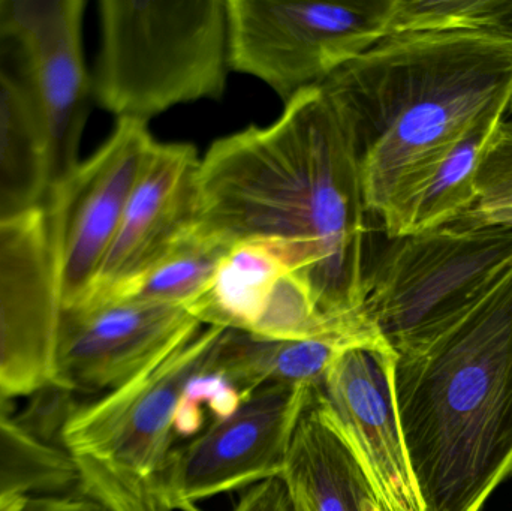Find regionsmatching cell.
<instances>
[{
    "label": "cell",
    "mask_w": 512,
    "mask_h": 511,
    "mask_svg": "<svg viewBox=\"0 0 512 511\" xmlns=\"http://www.w3.org/2000/svg\"><path fill=\"white\" fill-rule=\"evenodd\" d=\"M357 339L282 341L225 329L210 374L242 401L270 384L321 387L334 359Z\"/></svg>",
    "instance_id": "e0dca14e"
},
{
    "label": "cell",
    "mask_w": 512,
    "mask_h": 511,
    "mask_svg": "<svg viewBox=\"0 0 512 511\" xmlns=\"http://www.w3.org/2000/svg\"><path fill=\"white\" fill-rule=\"evenodd\" d=\"M294 273L285 246L265 240L237 243L206 293L186 308L201 324L251 332L274 285Z\"/></svg>",
    "instance_id": "ac0fdd59"
},
{
    "label": "cell",
    "mask_w": 512,
    "mask_h": 511,
    "mask_svg": "<svg viewBox=\"0 0 512 511\" xmlns=\"http://www.w3.org/2000/svg\"><path fill=\"white\" fill-rule=\"evenodd\" d=\"M26 497L24 494L0 495V511H18Z\"/></svg>",
    "instance_id": "4316f807"
},
{
    "label": "cell",
    "mask_w": 512,
    "mask_h": 511,
    "mask_svg": "<svg viewBox=\"0 0 512 511\" xmlns=\"http://www.w3.org/2000/svg\"><path fill=\"white\" fill-rule=\"evenodd\" d=\"M280 479L294 511H364L375 500L321 387L309 390Z\"/></svg>",
    "instance_id": "9a60e30c"
},
{
    "label": "cell",
    "mask_w": 512,
    "mask_h": 511,
    "mask_svg": "<svg viewBox=\"0 0 512 511\" xmlns=\"http://www.w3.org/2000/svg\"><path fill=\"white\" fill-rule=\"evenodd\" d=\"M60 306L44 207L0 219V386L12 398L50 389Z\"/></svg>",
    "instance_id": "4fadbf2b"
},
{
    "label": "cell",
    "mask_w": 512,
    "mask_h": 511,
    "mask_svg": "<svg viewBox=\"0 0 512 511\" xmlns=\"http://www.w3.org/2000/svg\"><path fill=\"white\" fill-rule=\"evenodd\" d=\"M14 398L0 386V417H12Z\"/></svg>",
    "instance_id": "83f0119b"
},
{
    "label": "cell",
    "mask_w": 512,
    "mask_h": 511,
    "mask_svg": "<svg viewBox=\"0 0 512 511\" xmlns=\"http://www.w3.org/2000/svg\"><path fill=\"white\" fill-rule=\"evenodd\" d=\"M309 386L270 384L243 399L185 446L174 449L168 495L174 510L282 476Z\"/></svg>",
    "instance_id": "8fae6325"
},
{
    "label": "cell",
    "mask_w": 512,
    "mask_h": 511,
    "mask_svg": "<svg viewBox=\"0 0 512 511\" xmlns=\"http://www.w3.org/2000/svg\"><path fill=\"white\" fill-rule=\"evenodd\" d=\"M396 353L370 333L346 345L321 384L382 511H424L394 389Z\"/></svg>",
    "instance_id": "7c38bea8"
},
{
    "label": "cell",
    "mask_w": 512,
    "mask_h": 511,
    "mask_svg": "<svg viewBox=\"0 0 512 511\" xmlns=\"http://www.w3.org/2000/svg\"><path fill=\"white\" fill-rule=\"evenodd\" d=\"M508 116L512 117V98H511V102H510V110H508Z\"/></svg>",
    "instance_id": "f546056e"
},
{
    "label": "cell",
    "mask_w": 512,
    "mask_h": 511,
    "mask_svg": "<svg viewBox=\"0 0 512 511\" xmlns=\"http://www.w3.org/2000/svg\"><path fill=\"white\" fill-rule=\"evenodd\" d=\"M201 327L180 306L131 299L60 306L50 389L111 392L158 365Z\"/></svg>",
    "instance_id": "30bf717a"
},
{
    "label": "cell",
    "mask_w": 512,
    "mask_h": 511,
    "mask_svg": "<svg viewBox=\"0 0 512 511\" xmlns=\"http://www.w3.org/2000/svg\"><path fill=\"white\" fill-rule=\"evenodd\" d=\"M451 225L512 228L511 116L502 123L481 165L474 207Z\"/></svg>",
    "instance_id": "cb8c5ba5"
},
{
    "label": "cell",
    "mask_w": 512,
    "mask_h": 511,
    "mask_svg": "<svg viewBox=\"0 0 512 511\" xmlns=\"http://www.w3.org/2000/svg\"><path fill=\"white\" fill-rule=\"evenodd\" d=\"M84 0H0V48L44 147L48 189L81 161L93 96L83 48Z\"/></svg>",
    "instance_id": "ba28073f"
},
{
    "label": "cell",
    "mask_w": 512,
    "mask_h": 511,
    "mask_svg": "<svg viewBox=\"0 0 512 511\" xmlns=\"http://www.w3.org/2000/svg\"><path fill=\"white\" fill-rule=\"evenodd\" d=\"M372 221L345 129L321 87L286 102L276 122L215 141L201 158L197 225L230 246L279 243L319 314L360 336Z\"/></svg>",
    "instance_id": "6da1fadb"
},
{
    "label": "cell",
    "mask_w": 512,
    "mask_h": 511,
    "mask_svg": "<svg viewBox=\"0 0 512 511\" xmlns=\"http://www.w3.org/2000/svg\"><path fill=\"white\" fill-rule=\"evenodd\" d=\"M153 144L146 122L119 119L95 153L48 189L42 207L62 306L92 290Z\"/></svg>",
    "instance_id": "9c48e42d"
},
{
    "label": "cell",
    "mask_w": 512,
    "mask_h": 511,
    "mask_svg": "<svg viewBox=\"0 0 512 511\" xmlns=\"http://www.w3.org/2000/svg\"><path fill=\"white\" fill-rule=\"evenodd\" d=\"M200 162L191 144L155 141L95 284L83 300L125 293L194 230Z\"/></svg>",
    "instance_id": "5bb4252c"
},
{
    "label": "cell",
    "mask_w": 512,
    "mask_h": 511,
    "mask_svg": "<svg viewBox=\"0 0 512 511\" xmlns=\"http://www.w3.org/2000/svg\"><path fill=\"white\" fill-rule=\"evenodd\" d=\"M391 0H227L230 69L283 101L321 87L388 36Z\"/></svg>",
    "instance_id": "52a82bcc"
},
{
    "label": "cell",
    "mask_w": 512,
    "mask_h": 511,
    "mask_svg": "<svg viewBox=\"0 0 512 511\" xmlns=\"http://www.w3.org/2000/svg\"><path fill=\"white\" fill-rule=\"evenodd\" d=\"M512 30V0H391L388 35Z\"/></svg>",
    "instance_id": "7402d4cb"
},
{
    "label": "cell",
    "mask_w": 512,
    "mask_h": 511,
    "mask_svg": "<svg viewBox=\"0 0 512 511\" xmlns=\"http://www.w3.org/2000/svg\"><path fill=\"white\" fill-rule=\"evenodd\" d=\"M44 147L23 90L0 66V219L44 206Z\"/></svg>",
    "instance_id": "d6986e66"
},
{
    "label": "cell",
    "mask_w": 512,
    "mask_h": 511,
    "mask_svg": "<svg viewBox=\"0 0 512 511\" xmlns=\"http://www.w3.org/2000/svg\"><path fill=\"white\" fill-rule=\"evenodd\" d=\"M99 27L93 96L117 120L224 95L227 0H102Z\"/></svg>",
    "instance_id": "5b68a950"
},
{
    "label": "cell",
    "mask_w": 512,
    "mask_h": 511,
    "mask_svg": "<svg viewBox=\"0 0 512 511\" xmlns=\"http://www.w3.org/2000/svg\"><path fill=\"white\" fill-rule=\"evenodd\" d=\"M364 511H382L379 509L378 504H376L375 500H369L366 503V506H364Z\"/></svg>",
    "instance_id": "f1b7e54d"
},
{
    "label": "cell",
    "mask_w": 512,
    "mask_h": 511,
    "mask_svg": "<svg viewBox=\"0 0 512 511\" xmlns=\"http://www.w3.org/2000/svg\"><path fill=\"white\" fill-rule=\"evenodd\" d=\"M249 333L259 338L282 341L357 339L369 335H349L328 323L316 309L304 282L292 272L283 275L274 285Z\"/></svg>",
    "instance_id": "603a6c76"
},
{
    "label": "cell",
    "mask_w": 512,
    "mask_h": 511,
    "mask_svg": "<svg viewBox=\"0 0 512 511\" xmlns=\"http://www.w3.org/2000/svg\"><path fill=\"white\" fill-rule=\"evenodd\" d=\"M512 267V228L447 225L388 239L364 294L366 323L393 348L411 350L477 305Z\"/></svg>",
    "instance_id": "8992f818"
},
{
    "label": "cell",
    "mask_w": 512,
    "mask_h": 511,
    "mask_svg": "<svg viewBox=\"0 0 512 511\" xmlns=\"http://www.w3.org/2000/svg\"><path fill=\"white\" fill-rule=\"evenodd\" d=\"M225 329L209 326L149 371L72 408L57 446L80 495L107 511H173L168 470L183 398L212 371Z\"/></svg>",
    "instance_id": "277c9868"
},
{
    "label": "cell",
    "mask_w": 512,
    "mask_h": 511,
    "mask_svg": "<svg viewBox=\"0 0 512 511\" xmlns=\"http://www.w3.org/2000/svg\"><path fill=\"white\" fill-rule=\"evenodd\" d=\"M18 511H107L95 501L57 494H32L24 498Z\"/></svg>",
    "instance_id": "484cf974"
},
{
    "label": "cell",
    "mask_w": 512,
    "mask_h": 511,
    "mask_svg": "<svg viewBox=\"0 0 512 511\" xmlns=\"http://www.w3.org/2000/svg\"><path fill=\"white\" fill-rule=\"evenodd\" d=\"M234 511H294L280 477L256 483L243 495Z\"/></svg>",
    "instance_id": "d4e9b609"
},
{
    "label": "cell",
    "mask_w": 512,
    "mask_h": 511,
    "mask_svg": "<svg viewBox=\"0 0 512 511\" xmlns=\"http://www.w3.org/2000/svg\"><path fill=\"white\" fill-rule=\"evenodd\" d=\"M394 389L423 510H483L512 476V267L441 333L396 353Z\"/></svg>",
    "instance_id": "3957f363"
},
{
    "label": "cell",
    "mask_w": 512,
    "mask_h": 511,
    "mask_svg": "<svg viewBox=\"0 0 512 511\" xmlns=\"http://www.w3.org/2000/svg\"><path fill=\"white\" fill-rule=\"evenodd\" d=\"M75 485L68 456L14 417H0V495L57 494Z\"/></svg>",
    "instance_id": "44dd1931"
},
{
    "label": "cell",
    "mask_w": 512,
    "mask_h": 511,
    "mask_svg": "<svg viewBox=\"0 0 512 511\" xmlns=\"http://www.w3.org/2000/svg\"><path fill=\"white\" fill-rule=\"evenodd\" d=\"M508 110L496 111L475 125L411 191L382 216L388 239L414 236L454 224L474 207L478 176Z\"/></svg>",
    "instance_id": "2e32d148"
},
{
    "label": "cell",
    "mask_w": 512,
    "mask_h": 511,
    "mask_svg": "<svg viewBox=\"0 0 512 511\" xmlns=\"http://www.w3.org/2000/svg\"><path fill=\"white\" fill-rule=\"evenodd\" d=\"M233 246L195 225L155 267L113 299L188 308L206 293ZM104 300V299H102Z\"/></svg>",
    "instance_id": "ffe728a7"
},
{
    "label": "cell",
    "mask_w": 512,
    "mask_h": 511,
    "mask_svg": "<svg viewBox=\"0 0 512 511\" xmlns=\"http://www.w3.org/2000/svg\"><path fill=\"white\" fill-rule=\"evenodd\" d=\"M321 89L379 224L475 125L510 108L512 30L394 33Z\"/></svg>",
    "instance_id": "7a4b0ae2"
}]
</instances>
